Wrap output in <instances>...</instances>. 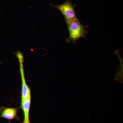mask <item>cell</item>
<instances>
[{
	"label": "cell",
	"mask_w": 123,
	"mask_h": 123,
	"mask_svg": "<svg viewBox=\"0 0 123 123\" xmlns=\"http://www.w3.org/2000/svg\"><path fill=\"white\" fill-rule=\"evenodd\" d=\"M66 24L69 33L68 37L66 40L67 43L72 42L75 45L79 39L86 37L85 34L87 33L85 29L86 26L82 25L78 18L66 23Z\"/></svg>",
	"instance_id": "1"
},
{
	"label": "cell",
	"mask_w": 123,
	"mask_h": 123,
	"mask_svg": "<svg viewBox=\"0 0 123 123\" xmlns=\"http://www.w3.org/2000/svg\"><path fill=\"white\" fill-rule=\"evenodd\" d=\"M50 5L60 11L64 16L66 23L77 18L75 5H73L71 0H66L61 5H55L51 4Z\"/></svg>",
	"instance_id": "2"
},
{
	"label": "cell",
	"mask_w": 123,
	"mask_h": 123,
	"mask_svg": "<svg viewBox=\"0 0 123 123\" xmlns=\"http://www.w3.org/2000/svg\"><path fill=\"white\" fill-rule=\"evenodd\" d=\"M15 55L18 60L20 64V73L22 80L21 100H23L28 97H31V89L27 84L24 76V68L23 66L24 59L23 55L20 51H18L16 52Z\"/></svg>",
	"instance_id": "3"
},
{
	"label": "cell",
	"mask_w": 123,
	"mask_h": 123,
	"mask_svg": "<svg viewBox=\"0 0 123 123\" xmlns=\"http://www.w3.org/2000/svg\"><path fill=\"white\" fill-rule=\"evenodd\" d=\"M20 107H6L1 106L0 107V118H3L8 120L9 121L14 119L19 121L20 118L18 116V111Z\"/></svg>",
	"instance_id": "4"
},
{
	"label": "cell",
	"mask_w": 123,
	"mask_h": 123,
	"mask_svg": "<svg viewBox=\"0 0 123 123\" xmlns=\"http://www.w3.org/2000/svg\"><path fill=\"white\" fill-rule=\"evenodd\" d=\"M31 97L21 100V106L24 115V119L22 123H31L30 119V111L31 104Z\"/></svg>",
	"instance_id": "5"
},
{
	"label": "cell",
	"mask_w": 123,
	"mask_h": 123,
	"mask_svg": "<svg viewBox=\"0 0 123 123\" xmlns=\"http://www.w3.org/2000/svg\"><path fill=\"white\" fill-rule=\"evenodd\" d=\"M9 123H11V121H9Z\"/></svg>",
	"instance_id": "6"
}]
</instances>
